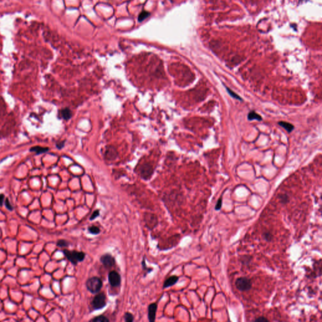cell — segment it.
Masks as SVG:
<instances>
[{
	"instance_id": "6da1fadb",
	"label": "cell",
	"mask_w": 322,
	"mask_h": 322,
	"mask_svg": "<svg viewBox=\"0 0 322 322\" xmlns=\"http://www.w3.org/2000/svg\"><path fill=\"white\" fill-rule=\"evenodd\" d=\"M63 254L69 261L74 265L76 266L79 263L83 262L86 257V254L83 252H79L76 251H70L68 249H64Z\"/></svg>"
},
{
	"instance_id": "7a4b0ae2",
	"label": "cell",
	"mask_w": 322,
	"mask_h": 322,
	"mask_svg": "<svg viewBox=\"0 0 322 322\" xmlns=\"http://www.w3.org/2000/svg\"><path fill=\"white\" fill-rule=\"evenodd\" d=\"M86 286L92 294L98 293L103 287V281L98 277H91L86 282Z\"/></svg>"
},
{
	"instance_id": "3957f363",
	"label": "cell",
	"mask_w": 322,
	"mask_h": 322,
	"mask_svg": "<svg viewBox=\"0 0 322 322\" xmlns=\"http://www.w3.org/2000/svg\"><path fill=\"white\" fill-rule=\"evenodd\" d=\"M144 221L145 226L149 230H153L159 224V220L156 214L149 212L144 213Z\"/></svg>"
},
{
	"instance_id": "277c9868",
	"label": "cell",
	"mask_w": 322,
	"mask_h": 322,
	"mask_svg": "<svg viewBox=\"0 0 322 322\" xmlns=\"http://www.w3.org/2000/svg\"><path fill=\"white\" fill-rule=\"evenodd\" d=\"M91 306L94 310H102L106 306V296L105 293H98L91 301Z\"/></svg>"
},
{
	"instance_id": "5b68a950",
	"label": "cell",
	"mask_w": 322,
	"mask_h": 322,
	"mask_svg": "<svg viewBox=\"0 0 322 322\" xmlns=\"http://www.w3.org/2000/svg\"><path fill=\"white\" fill-rule=\"evenodd\" d=\"M235 284L238 290L242 292L251 290L252 286L251 280L245 277H241L237 279Z\"/></svg>"
},
{
	"instance_id": "8992f818",
	"label": "cell",
	"mask_w": 322,
	"mask_h": 322,
	"mask_svg": "<svg viewBox=\"0 0 322 322\" xmlns=\"http://www.w3.org/2000/svg\"><path fill=\"white\" fill-rule=\"evenodd\" d=\"M108 279L110 286L113 287H119L121 284V282H122V278H121L120 274L115 271H112L109 272Z\"/></svg>"
},
{
	"instance_id": "52a82bcc",
	"label": "cell",
	"mask_w": 322,
	"mask_h": 322,
	"mask_svg": "<svg viewBox=\"0 0 322 322\" xmlns=\"http://www.w3.org/2000/svg\"><path fill=\"white\" fill-rule=\"evenodd\" d=\"M99 260L105 267L111 268L116 264V260L111 254L106 253L101 256Z\"/></svg>"
},
{
	"instance_id": "ba28073f",
	"label": "cell",
	"mask_w": 322,
	"mask_h": 322,
	"mask_svg": "<svg viewBox=\"0 0 322 322\" xmlns=\"http://www.w3.org/2000/svg\"><path fill=\"white\" fill-rule=\"evenodd\" d=\"M153 171L152 167L148 164H145L141 167L140 169V176L145 180H148L151 178Z\"/></svg>"
},
{
	"instance_id": "9c48e42d",
	"label": "cell",
	"mask_w": 322,
	"mask_h": 322,
	"mask_svg": "<svg viewBox=\"0 0 322 322\" xmlns=\"http://www.w3.org/2000/svg\"><path fill=\"white\" fill-rule=\"evenodd\" d=\"M157 310V305L156 303H151L148 306V320L150 322L156 321Z\"/></svg>"
},
{
	"instance_id": "30bf717a",
	"label": "cell",
	"mask_w": 322,
	"mask_h": 322,
	"mask_svg": "<svg viewBox=\"0 0 322 322\" xmlns=\"http://www.w3.org/2000/svg\"><path fill=\"white\" fill-rule=\"evenodd\" d=\"M179 280V277L177 276H171L167 278L164 283L163 289L170 287L174 285H175Z\"/></svg>"
},
{
	"instance_id": "8fae6325",
	"label": "cell",
	"mask_w": 322,
	"mask_h": 322,
	"mask_svg": "<svg viewBox=\"0 0 322 322\" xmlns=\"http://www.w3.org/2000/svg\"><path fill=\"white\" fill-rule=\"evenodd\" d=\"M117 153L115 149L113 148V147L107 149L105 152V157L108 160H113L117 157Z\"/></svg>"
},
{
	"instance_id": "7c38bea8",
	"label": "cell",
	"mask_w": 322,
	"mask_h": 322,
	"mask_svg": "<svg viewBox=\"0 0 322 322\" xmlns=\"http://www.w3.org/2000/svg\"><path fill=\"white\" fill-rule=\"evenodd\" d=\"M30 151L35 152V153L37 154V155H38V154H41V153H45L47 152H48L49 151V148H48V147H40V146H35V147H32V148H30Z\"/></svg>"
},
{
	"instance_id": "4fadbf2b",
	"label": "cell",
	"mask_w": 322,
	"mask_h": 322,
	"mask_svg": "<svg viewBox=\"0 0 322 322\" xmlns=\"http://www.w3.org/2000/svg\"><path fill=\"white\" fill-rule=\"evenodd\" d=\"M278 125L283 127V128H284L288 133H291L294 130V125L293 124H291V123H290L289 122H283V121L279 122Z\"/></svg>"
},
{
	"instance_id": "5bb4252c",
	"label": "cell",
	"mask_w": 322,
	"mask_h": 322,
	"mask_svg": "<svg viewBox=\"0 0 322 322\" xmlns=\"http://www.w3.org/2000/svg\"><path fill=\"white\" fill-rule=\"evenodd\" d=\"M60 114L62 118L65 120H69L72 117V112L68 108H65L60 110Z\"/></svg>"
},
{
	"instance_id": "9a60e30c",
	"label": "cell",
	"mask_w": 322,
	"mask_h": 322,
	"mask_svg": "<svg viewBox=\"0 0 322 322\" xmlns=\"http://www.w3.org/2000/svg\"><path fill=\"white\" fill-rule=\"evenodd\" d=\"M247 118L250 121H252V120L262 121L263 120V118H262V117L255 111H250L247 115Z\"/></svg>"
},
{
	"instance_id": "2e32d148",
	"label": "cell",
	"mask_w": 322,
	"mask_h": 322,
	"mask_svg": "<svg viewBox=\"0 0 322 322\" xmlns=\"http://www.w3.org/2000/svg\"><path fill=\"white\" fill-rule=\"evenodd\" d=\"M88 231L90 234L93 235H97L99 234L101 232V230L99 228L95 225H91L89 226L88 228Z\"/></svg>"
},
{
	"instance_id": "e0dca14e",
	"label": "cell",
	"mask_w": 322,
	"mask_h": 322,
	"mask_svg": "<svg viewBox=\"0 0 322 322\" xmlns=\"http://www.w3.org/2000/svg\"><path fill=\"white\" fill-rule=\"evenodd\" d=\"M110 320L104 315H99L90 320V321L93 322H108Z\"/></svg>"
},
{
	"instance_id": "ac0fdd59",
	"label": "cell",
	"mask_w": 322,
	"mask_h": 322,
	"mask_svg": "<svg viewBox=\"0 0 322 322\" xmlns=\"http://www.w3.org/2000/svg\"><path fill=\"white\" fill-rule=\"evenodd\" d=\"M225 87L226 90L227 91L228 93L229 94V95H230V96H232V97L233 98H234V99H237V100L241 101V102H242V98L239 95H238L237 93H235L234 91H233L231 89H230V88H229V87H227V86H225Z\"/></svg>"
},
{
	"instance_id": "d6986e66",
	"label": "cell",
	"mask_w": 322,
	"mask_h": 322,
	"mask_svg": "<svg viewBox=\"0 0 322 322\" xmlns=\"http://www.w3.org/2000/svg\"><path fill=\"white\" fill-rule=\"evenodd\" d=\"M252 260V257L249 256H243L240 257L241 263L244 266H248Z\"/></svg>"
},
{
	"instance_id": "ffe728a7",
	"label": "cell",
	"mask_w": 322,
	"mask_h": 322,
	"mask_svg": "<svg viewBox=\"0 0 322 322\" xmlns=\"http://www.w3.org/2000/svg\"><path fill=\"white\" fill-rule=\"evenodd\" d=\"M123 318H124L125 321L126 322H132L134 320L133 315L130 312H126L124 314Z\"/></svg>"
},
{
	"instance_id": "44dd1931",
	"label": "cell",
	"mask_w": 322,
	"mask_h": 322,
	"mask_svg": "<svg viewBox=\"0 0 322 322\" xmlns=\"http://www.w3.org/2000/svg\"><path fill=\"white\" fill-rule=\"evenodd\" d=\"M57 245L59 247H69V243L68 241H67L65 240L60 239V240H59L57 241Z\"/></svg>"
},
{
	"instance_id": "7402d4cb",
	"label": "cell",
	"mask_w": 322,
	"mask_h": 322,
	"mask_svg": "<svg viewBox=\"0 0 322 322\" xmlns=\"http://www.w3.org/2000/svg\"><path fill=\"white\" fill-rule=\"evenodd\" d=\"M149 15H150V13L149 12L145 11H142L138 16V21L140 22L144 21L145 19H146L147 17H149Z\"/></svg>"
},
{
	"instance_id": "603a6c76",
	"label": "cell",
	"mask_w": 322,
	"mask_h": 322,
	"mask_svg": "<svg viewBox=\"0 0 322 322\" xmlns=\"http://www.w3.org/2000/svg\"><path fill=\"white\" fill-rule=\"evenodd\" d=\"M142 268H143V270L144 271H145V272L147 273H150L151 272V271L153 270L152 268H149V267H147V265H146V263H145V258L144 257L143 259H142Z\"/></svg>"
},
{
	"instance_id": "cb8c5ba5",
	"label": "cell",
	"mask_w": 322,
	"mask_h": 322,
	"mask_svg": "<svg viewBox=\"0 0 322 322\" xmlns=\"http://www.w3.org/2000/svg\"><path fill=\"white\" fill-rule=\"evenodd\" d=\"M279 199L281 202L283 204H286L287 203L289 202L290 198L287 194H282L279 196Z\"/></svg>"
},
{
	"instance_id": "d4e9b609",
	"label": "cell",
	"mask_w": 322,
	"mask_h": 322,
	"mask_svg": "<svg viewBox=\"0 0 322 322\" xmlns=\"http://www.w3.org/2000/svg\"><path fill=\"white\" fill-rule=\"evenodd\" d=\"M263 238L267 242H270L272 239V235L271 234V233L269 232H266L264 233L263 235Z\"/></svg>"
},
{
	"instance_id": "484cf974",
	"label": "cell",
	"mask_w": 322,
	"mask_h": 322,
	"mask_svg": "<svg viewBox=\"0 0 322 322\" xmlns=\"http://www.w3.org/2000/svg\"><path fill=\"white\" fill-rule=\"evenodd\" d=\"M99 215H100V210H96L94 211L93 213L91 214V215L90 216V220H95L96 218L99 217Z\"/></svg>"
},
{
	"instance_id": "4316f807",
	"label": "cell",
	"mask_w": 322,
	"mask_h": 322,
	"mask_svg": "<svg viewBox=\"0 0 322 322\" xmlns=\"http://www.w3.org/2000/svg\"><path fill=\"white\" fill-rule=\"evenodd\" d=\"M5 206H6V208H7L8 210H10V211H12V210H13V206L11 205V204L10 203V202L9 201V200H8V198H6V199H5Z\"/></svg>"
},
{
	"instance_id": "83f0119b",
	"label": "cell",
	"mask_w": 322,
	"mask_h": 322,
	"mask_svg": "<svg viewBox=\"0 0 322 322\" xmlns=\"http://www.w3.org/2000/svg\"><path fill=\"white\" fill-rule=\"evenodd\" d=\"M221 206H222V198H220L218 199L217 203L216 204L215 210H220L221 209Z\"/></svg>"
},
{
	"instance_id": "f1b7e54d",
	"label": "cell",
	"mask_w": 322,
	"mask_h": 322,
	"mask_svg": "<svg viewBox=\"0 0 322 322\" xmlns=\"http://www.w3.org/2000/svg\"><path fill=\"white\" fill-rule=\"evenodd\" d=\"M255 321H260V322H263V321H269V320L267 319L266 318L264 317H259L256 319L254 320Z\"/></svg>"
},
{
	"instance_id": "f546056e",
	"label": "cell",
	"mask_w": 322,
	"mask_h": 322,
	"mask_svg": "<svg viewBox=\"0 0 322 322\" xmlns=\"http://www.w3.org/2000/svg\"><path fill=\"white\" fill-rule=\"evenodd\" d=\"M5 199V195L3 194H0V206H2Z\"/></svg>"
},
{
	"instance_id": "4dcf8cb0",
	"label": "cell",
	"mask_w": 322,
	"mask_h": 322,
	"mask_svg": "<svg viewBox=\"0 0 322 322\" xmlns=\"http://www.w3.org/2000/svg\"><path fill=\"white\" fill-rule=\"evenodd\" d=\"M64 142H60V143H58L57 144V147L59 149H61L62 148V147H64Z\"/></svg>"
}]
</instances>
